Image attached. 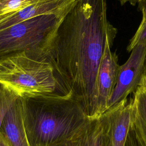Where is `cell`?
I'll return each mask as SVG.
<instances>
[{"mask_svg":"<svg viewBox=\"0 0 146 146\" xmlns=\"http://www.w3.org/2000/svg\"><path fill=\"white\" fill-rule=\"evenodd\" d=\"M107 9V0H79L59 27L50 54L56 72L90 119L106 44L117 32L108 21Z\"/></svg>","mask_w":146,"mask_h":146,"instance_id":"obj_1","label":"cell"},{"mask_svg":"<svg viewBox=\"0 0 146 146\" xmlns=\"http://www.w3.org/2000/svg\"><path fill=\"white\" fill-rule=\"evenodd\" d=\"M22 110L30 146L71 141L90 121L74 97L22 98Z\"/></svg>","mask_w":146,"mask_h":146,"instance_id":"obj_2","label":"cell"},{"mask_svg":"<svg viewBox=\"0 0 146 146\" xmlns=\"http://www.w3.org/2000/svg\"><path fill=\"white\" fill-rule=\"evenodd\" d=\"M0 84L21 98L74 97L50 58L24 52L0 58Z\"/></svg>","mask_w":146,"mask_h":146,"instance_id":"obj_3","label":"cell"},{"mask_svg":"<svg viewBox=\"0 0 146 146\" xmlns=\"http://www.w3.org/2000/svg\"><path fill=\"white\" fill-rule=\"evenodd\" d=\"M66 16L33 17L0 30V58L25 52L37 58H50L56 33Z\"/></svg>","mask_w":146,"mask_h":146,"instance_id":"obj_4","label":"cell"},{"mask_svg":"<svg viewBox=\"0 0 146 146\" xmlns=\"http://www.w3.org/2000/svg\"><path fill=\"white\" fill-rule=\"evenodd\" d=\"M146 42L137 44L131 50L128 60L120 66L115 86L107 103V111L127 99L137 88L143 75Z\"/></svg>","mask_w":146,"mask_h":146,"instance_id":"obj_5","label":"cell"},{"mask_svg":"<svg viewBox=\"0 0 146 146\" xmlns=\"http://www.w3.org/2000/svg\"><path fill=\"white\" fill-rule=\"evenodd\" d=\"M115 39L107 40L98 71L96 82V103L91 119L100 117L107 109V103L115 86L119 71L117 55L111 47Z\"/></svg>","mask_w":146,"mask_h":146,"instance_id":"obj_6","label":"cell"},{"mask_svg":"<svg viewBox=\"0 0 146 146\" xmlns=\"http://www.w3.org/2000/svg\"><path fill=\"white\" fill-rule=\"evenodd\" d=\"M131 99H125L102 116L108 146H125L131 129Z\"/></svg>","mask_w":146,"mask_h":146,"instance_id":"obj_7","label":"cell"},{"mask_svg":"<svg viewBox=\"0 0 146 146\" xmlns=\"http://www.w3.org/2000/svg\"><path fill=\"white\" fill-rule=\"evenodd\" d=\"M79 0H37L21 11L0 21V30L43 15L66 16Z\"/></svg>","mask_w":146,"mask_h":146,"instance_id":"obj_8","label":"cell"},{"mask_svg":"<svg viewBox=\"0 0 146 146\" xmlns=\"http://www.w3.org/2000/svg\"><path fill=\"white\" fill-rule=\"evenodd\" d=\"M0 134L9 146H30L23 125L21 98H18L6 112Z\"/></svg>","mask_w":146,"mask_h":146,"instance_id":"obj_9","label":"cell"},{"mask_svg":"<svg viewBox=\"0 0 146 146\" xmlns=\"http://www.w3.org/2000/svg\"><path fill=\"white\" fill-rule=\"evenodd\" d=\"M131 131L139 146H146V77L143 75L133 93Z\"/></svg>","mask_w":146,"mask_h":146,"instance_id":"obj_10","label":"cell"},{"mask_svg":"<svg viewBox=\"0 0 146 146\" xmlns=\"http://www.w3.org/2000/svg\"><path fill=\"white\" fill-rule=\"evenodd\" d=\"M71 146H108L103 120L90 119L84 129L71 141Z\"/></svg>","mask_w":146,"mask_h":146,"instance_id":"obj_11","label":"cell"},{"mask_svg":"<svg viewBox=\"0 0 146 146\" xmlns=\"http://www.w3.org/2000/svg\"><path fill=\"white\" fill-rule=\"evenodd\" d=\"M137 3L142 14V19L136 32L127 46V50L128 52H131L137 44L146 42V0H138Z\"/></svg>","mask_w":146,"mask_h":146,"instance_id":"obj_12","label":"cell"},{"mask_svg":"<svg viewBox=\"0 0 146 146\" xmlns=\"http://www.w3.org/2000/svg\"><path fill=\"white\" fill-rule=\"evenodd\" d=\"M37 0H0V21L13 15Z\"/></svg>","mask_w":146,"mask_h":146,"instance_id":"obj_13","label":"cell"},{"mask_svg":"<svg viewBox=\"0 0 146 146\" xmlns=\"http://www.w3.org/2000/svg\"><path fill=\"white\" fill-rule=\"evenodd\" d=\"M18 98L19 97L0 84V127L6 112Z\"/></svg>","mask_w":146,"mask_h":146,"instance_id":"obj_14","label":"cell"},{"mask_svg":"<svg viewBox=\"0 0 146 146\" xmlns=\"http://www.w3.org/2000/svg\"><path fill=\"white\" fill-rule=\"evenodd\" d=\"M132 132L130 131L125 146H139Z\"/></svg>","mask_w":146,"mask_h":146,"instance_id":"obj_15","label":"cell"},{"mask_svg":"<svg viewBox=\"0 0 146 146\" xmlns=\"http://www.w3.org/2000/svg\"><path fill=\"white\" fill-rule=\"evenodd\" d=\"M119 1L121 5H123L125 3H126L127 2H129L133 6L135 5L137 3V1H138V0H119Z\"/></svg>","mask_w":146,"mask_h":146,"instance_id":"obj_16","label":"cell"},{"mask_svg":"<svg viewBox=\"0 0 146 146\" xmlns=\"http://www.w3.org/2000/svg\"><path fill=\"white\" fill-rule=\"evenodd\" d=\"M0 146H9L1 134H0Z\"/></svg>","mask_w":146,"mask_h":146,"instance_id":"obj_17","label":"cell"},{"mask_svg":"<svg viewBox=\"0 0 146 146\" xmlns=\"http://www.w3.org/2000/svg\"><path fill=\"white\" fill-rule=\"evenodd\" d=\"M48 146H71V141H70V142H66V143H62L51 145H48Z\"/></svg>","mask_w":146,"mask_h":146,"instance_id":"obj_18","label":"cell"},{"mask_svg":"<svg viewBox=\"0 0 146 146\" xmlns=\"http://www.w3.org/2000/svg\"><path fill=\"white\" fill-rule=\"evenodd\" d=\"M143 75H145V76L146 77V51L145 54L144 63H143Z\"/></svg>","mask_w":146,"mask_h":146,"instance_id":"obj_19","label":"cell"}]
</instances>
